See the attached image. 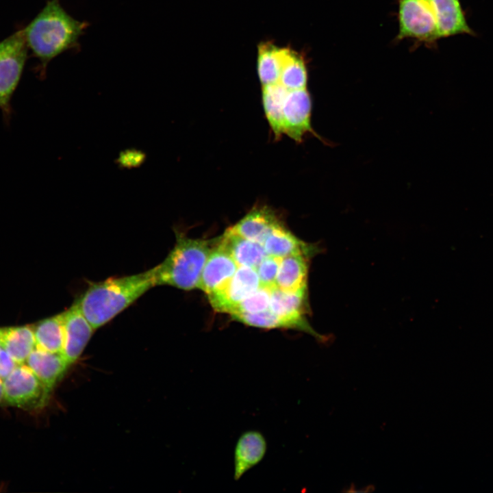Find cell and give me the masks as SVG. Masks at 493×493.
Here are the masks:
<instances>
[{
    "label": "cell",
    "mask_w": 493,
    "mask_h": 493,
    "mask_svg": "<svg viewBox=\"0 0 493 493\" xmlns=\"http://www.w3.org/2000/svg\"><path fill=\"white\" fill-rule=\"evenodd\" d=\"M90 25L71 16L59 0H49L38 15L23 29L28 49L40 61V77L53 58L67 51H79V38Z\"/></svg>",
    "instance_id": "6da1fadb"
},
{
    "label": "cell",
    "mask_w": 493,
    "mask_h": 493,
    "mask_svg": "<svg viewBox=\"0 0 493 493\" xmlns=\"http://www.w3.org/2000/svg\"><path fill=\"white\" fill-rule=\"evenodd\" d=\"M156 285L153 267L143 273L92 283L75 303L95 330Z\"/></svg>",
    "instance_id": "7a4b0ae2"
},
{
    "label": "cell",
    "mask_w": 493,
    "mask_h": 493,
    "mask_svg": "<svg viewBox=\"0 0 493 493\" xmlns=\"http://www.w3.org/2000/svg\"><path fill=\"white\" fill-rule=\"evenodd\" d=\"M176 242L164 261L155 267L157 285L184 290L199 288L202 270L212 249L218 241L194 239L176 231Z\"/></svg>",
    "instance_id": "3957f363"
},
{
    "label": "cell",
    "mask_w": 493,
    "mask_h": 493,
    "mask_svg": "<svg viewBox=\"0 0 493 493\" xmlns=\"http://www.w3.org/2000/svg\"><path fill=\"white\" fill-rule=\"evenodd\" d=\"M28 47L23 29L0 42V109L10 112V101L21 77Z\"/></svg>",
    "instance_id": "277c9868"
},
{
    "label": "cell",
    "mask_w": 493,
    "mask_h": 493,
    "mask_svg": "<svg viewBox=\"0 0 493 493\" xmlns=\"http://www.w3.org/2000/svg\"><path fill=\"white\" fill-rule=\"evenodd\" d=\"M3 402L25 410L42 407L50 396L42 382L25 364L18 365L3 380Z\"/></svg>",
    "instance_id": "5b68a950"
},
{
    "label": "cell",
    "mask_w": 493,
    "mask_h": 493,
    "mask_svg": "<svg viewBox=\"0 0 493 493\" xmlns=\"http://www.w3.org/2000/svg\"><path fill=\"white\" fill-rule=\"evenodd\" d=\"M398 39L431 43L439 39L435 17L429 0H399Z\"/></svg>",
    "instance_id": "8992f818"
},
{
    "label": "cell",
    "mask_w": 493,
    "mask_h": 493,
    "mask_svg": "<svg viewBox=\"0 0 493 493\" xmlns=\"http://www.w3.org/2000/svg\"><path fill=\"white\" fill-rule=\"evenodd\" d=\"M312 101L307 88L288 90L282 108L283 134L301 142L308 134L323 140L311 124Z\"/></svg>",
    "instance_id": "52a82bcc"
},
{
    "label": "cell",
    "mask_w": 493,
    "mask_h": 493,
    "mask_svg": "<svg viewBox=\"0 0 493 493\" xmlns=\"http://www.w3.org/2000/svg\"><path fill=\"white\" fill-rule=\"evenodd\" d=\"M307 288L286 292L277 287L270 289V310L283 323L284 328L299 329L324 340L307 323L305 314L307 308Z\"/></svg>",
    "instance_id": "ba28073f"
},
{
    "label": "cell",
    "mask_w": 493,
    "mask_h": 493,
    "mask_svg": "<svg viewBox=\"0 0 493 493\" xmlns=\"http://www.w3.org/2000/svg\"><path fill=\"white\" fill-rule=\"evenodd\" d=\"M260 286L255 269L240 266L223 290L207 296L214 309L229 313L235 305Z\"/></svg>",
    "instance_id": "9c48e42d"
},
{
    "label": "cell",
    "mask_w": 493,
    "mask_h": 493,
    "mask_svg": "<svg viewBox=\"0 0 493 493\" xmlns=\"http://www.w3.org/2000/svg\"><path fill=\"white\" fill-rule=\"evenodd\" d=\"M64 316V345L61 355L71 366L75 363L83 353L89 342L94 329L92 327L79 309L74 304Z\"/></svg>",
    "instance_id": "30bf717a"
},
{
    "label": "cell",
    "mask_w": 493,
    "mask_h": 493,
    "mask_svg": "<svg viewBox=\"0 0 493 493\" xmlns=\"http://www.w3.org/2000/svg\"><path fill=\"white\" fill-rule=\"evenodd\" d=\"M219 238L210 253L201 275L199 288L207 296L223 290L238 267L231 255L219 244Z\"/></svg>",
    "instance_id": "8fae6325"
},
{
    "label": "cell",
    "mask_w": 493,
    "mask_h": 493,
    "mask_svg": "<svg viewBox=\"0 0 493 493\" xmlns=\"http://www.w3.org/2000/svg\"><path fill=\"white\" fill-rule=\"evenodd\" d=\"M25 364L50 394L70 366L60 353L49 352L38 347L31 353Z\"/></svg>",
    "instance_id": "7c38bea8"
},
{
    "label": "cell",
    "mask_w": 493,
    "mask_h": 493,
    "mask_svg": "<svg viewBox=\"0 0 493 493\" xmlns=\"http://www.w3.org/2000/svg\"><path fill=\"white\" fill-rule=\"evenodd\" d=\"M279 223V219L271 209L257 207L227 229L246 240L263 244L267 236Z\"/></svg>",
    "instance_id": "4fadbf2b"
},
{
    "label": "cell",
    "mask_w": 493,
    "mask_h": 493,
    "mask_svg": "<svg viewBox=\"0 0 493 493\" xmlns=\"http://www.w3.org/2000/svg\"><path fill=\"white\" fill-rule=\"evenodd\" d=\"M432 7L439 38L457 34H472L459 0H429Z\"/></svg>",
    "instance_id": "5bb4252c"
},
{
    "label": "cell",
    "mask_w": 493,
    "mask_h": 493,
    "mask_svg": "<svg viewBox=\"0 0 493 493\" xmlns=\"http://www.w3.org/2000/svg\"><path fill=\"white\" fill-rule=\"evenodd\" d=\"M262 245L268 255L281 258L293 254L310 258L317 253L316 246L299 240L281 222L271 230Z\"/></svg>",
    "instance_id": "9a60e30c"
},
{
    "label": "cell",
    "mask_w": 493,
    "mask_h": 493,
    "mask_svg": "<svg viewBox=\"0 0 493 493\" xmlns=\"http://www.w3.org/2000/svg\"><path fill=\"white\" fill-rule=\"evenodd\" d=\"M266 442L256 431L244 433L238 439L234 453V479H239L264 457Z\"/></svg>",
    "instance_id": "2e32d148"
},
{
    "label": "cell",
    "mask_w": 493,
    "mask_h": 493,
    "mask_svg": "<svg viewBox=\"0 0 493 493\" xmlns=\"http://www.w3.org/2000/svg\"><path fill=\"white\" fill-rule=\"evenodd\" d=\"M219 244L231 255L238 266L255 269L268 255L262 244L250 241L227 229Z\"/></svg>",
    "instance_id": "e0dca14e"
},
{
    "label": "cell",
    "mask_w": 493,
    "mask_h": 493,
    "mask_svg": "<svg viewBox=\"0 0 493 493\" xmlns=\"http://www.w3.org/2000/svg\"><path fill=\"white\" fill-rule=\"evenodd\" d=\"M0 336L2 348L18 364H25L36 347L32 325L0 328Z\"/></svg>",
    "instance_id": "ac0fdd59"
},
{
    "label": "cell",
    "mask_w": 493,
    "mask_h": 493,
    "mask_svg": "<svg viewBox=\"0 0 493 493\" xmlns=\"http://www.w3.org/2000/svg\"><path fill=\"white\" fill-rule=\"evenodd\" d=\"M308 259L301 254L282 257L276 277V287L286 292L307 288Z\"/></svg>",
    "instance_id": "d6986e66"
},
{
    "label": "cell",
    "mask_w": 493,
    "mask_h": 493,
    "mask_svg": "<svg viewBox=\"0 0 493 493\" xmlns=\"http://www.w3.org/2000/svg\"><path fill=\"white\" fill-rule=\"evenodd\" d=\"M36 347L60 353L64 345L63 313L45 318L34 326Z\"/></svg>",
    "instance_id": "ffe728a7"
},
{
    "label": "cell",
    "mask_w": 493,
    "mask_h": 493,
    "mask_svg": "<svg viewBox=\"0 0 493 493\" xmlns=\"http://www.w3.org/2000/svg\"><path fill=\"white\" fill-rule=\"evenodd\" d=\"M288 90L306 88L307 71L302 56L294 51L282 48L281 74L279 82Z\"/></svg>",
    "instance_id": "44dd1931"
},
{
    "label": "cell",
    "mask_w": 493,
    "mask_h": 493,
    "mask_svg": "<svg viewBox=\"0 0 493 493\" xmlns=\"http://www.w3.org/2000/svg\"><path fill=\"white\" fill-rule=\"evenodd\" d=\"M288 90L279 83L262 86L265 115L276 138L283 134L282 108Z\"/></svg>",
    "instance_id": "7402d4cb"
},
{
    "label": "cell",
    "mask_w": 493,
    "mask_h": 493,
    "mask_svg": "<svg viewBox=\"0 0 493 493\" xmlns=\"http://www.w3.org/2000/svg\"><path fill=\"white\" fill-rule=\"evenodd\" d=\"M282 60V48L266 42L258 46L257 73L262 86L279 82Z\"/></svg>",
    "instance_id": "603a6c76"
},
{
    "label": "cell",
    "mask_w": 493,
    "mask_h": 493,
    "mask_svg": "<svg viewBox=\"0 0 493 493\" xmlns=\"http://www.w3.org/2000/svg\"><path fill=\"white\" fill-rule=\"evenodd\" d=\"M270 288L260 286L256 291L238 303L229 313L253 314L264 311L269 308Z\"/></svg>",
    "instance_id": "cb8c5ba5"
},
{
    "label": "cell",
    "mask_w": 493,
    "mask_h": 493,
    "mask_svg": "<svg viewBox=\"0 0 493 493\" xmlns=\"http://www.w3.org/2000/svg\"><path fill=\"white\" fill-rule=\"evenodd\" d=\"M231 316L235 320L253 327L263 329L284 328L283 323L269 308L257 313L234 314Z\"/></svg>",
    "instance_id": "d4e9b609"
},
{
    "label": "cell",
    "mask_w": 493,
    "mask_h": 493,
    "mask_svg": "<svg viewBox=\"0 0 493 493\" xmlns=\"http://www.w3.org/2000/svg\"><path fill=\"white\" fill-rule=\"evenodd\" d=\"M281 257L266 255L255 268L261 286L273 288L276 286V277Z\"/></svg>",
    "instance_id": "484cf974"
},
{
    "label": "cell",
    "mask_w": 493,
    "mask_h": 493,
    "mask_svg": "<svg viewBox=\"0 0 493 493\" xmlns=\"http://www.w3.org/2000/svg\"><path fill=\"white\" fill-rule=\"evenodd\" d=\"M147 153L136 148L121 151L114 162L120 169H133L140 167L146 161Z\"/></svg>",
    "instance_id": "4316f807"
},
{
    "label": "cell",
    "mask_w": 493,
    "mask_h": 493,
    "mask_svg": "<svg viewBox=\"0 0 493 493\" xmlns=\"http://www.w3.org/2000/svg\"><path fill=\"white\" fill-rule=\"evenodd\" d=\"M19 364L2 348L0 353V379H5Z\"/></svg>",
    "instance_id": "83f0119b"
},
{
    "label": "cell",
    "mask_w": 493,
    "mask_h": 493,
    "mask_svg": "<svg viewBox=\"0 0 493 493\" xmlns=\"http://www.w3.org/2000/svg\"><path fill=\"white\" fill-rule=\"evenodd\" d=\"M3 400V380L0 379V403Z\"/></svg>",
    "instance_id": "f1b7e54d"
},
{
    "label": "cell",
    "mask_w": 493,
    "mask_h": 493,
    "mask_svg": "<svg viewBox=\"0 0 493 493\" xmlns=\"http://www.w3.org/2000/svg\"><path fill=\"white\" fill-rule=\"evenodd\" d=\"M1 350H2V344H1V336H0V353H1Z\"/></svg>",
    "instance_id": "f546056e"
}]
</instances>
